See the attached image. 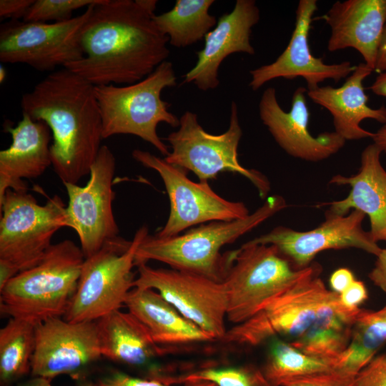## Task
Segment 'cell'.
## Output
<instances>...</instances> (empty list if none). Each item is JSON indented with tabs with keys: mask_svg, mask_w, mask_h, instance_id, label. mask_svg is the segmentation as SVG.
<instances>
[{
	"mask_svg": "<svg viewBox=\"0 0 386 386\" xmlns=\"http://www.w3.org/2000/svg\"><path fill=\"white\" fill-rule=\"evenodd\" d=\"M214 3V0H177L171 10L155 15L154 19L172 46L186 47L204 39L217 25L216 17L209 13Z\"/></svg>",
	"mask_w": 386,
	"mask_h": 386,
	"instance_id": "26",
	"label": "cell"
},
{
	"mask_svg": "<svg viewBox=\"0 0 386 386\" xmlns=\"http://www.w3.org/2000/svg\"><path fill=\"white\" fill-rule=\"evenodd\" d=\"M355 279L353 272L350 269L346 267L339 268L330 276V285L331 290L340 295Z\"/></svg>",
	"mask_w": 386,
	"mask_h": 386,
	"instance_id": "38",
	"label": "cell"
},
{
	"mask_svg": "<svg viewBox=\"0 0 386 386\" xmlns=\"http://www.w3.org/2000/svg\"><path fill=\"white\" fill-rule=\"evenodd\" d=\"M4 131L11 134L12 142L0 151V200L8 189L27 190L24 179L41 176L51 165L52 134L45 122L22 113L17 125L6 124Z\"/></svg>",
	"mask_w": 386,
	"mask_h": 386,
	"instance_id": "21",
	"label": "cell"
},
{
	"mask_svg": "<svg viewBox=\"0 0 386 386\" xmlns=\"http://www.w3.org/2000/svg\"><path fill=\"white\" fill-rule=\"evenodd\" d=\"M50 382L51 380L49 379L34 377L32 380L23 386H51Z\"/></svg>",
	"mask_w": 386,
	"mask_h": 386,
	"instance_id": "44",
	"label": "cell"
},
{
	"mask_svg": "<svg viewBox=\"0 0 386 386\" xmlns=\"http://www.w3.org/2000/svg\"><path fill=\"white\" fill-rule=\"evenodd\" d=\"M85 257L70 239L52 244L34 267L19 272L0 290V311L38 324L66 314Z\"/></svg>",
	"mask_w": 386,
	"mask_h": 386,
	"instance_id": "4",
	"label": "cell"
},
{
	"mask_svg": "<svg viewBox=\"0 0 386 386\" xmlns=\"http://www.w3.org/2000/svg\"><path fill=\"white\" fill-rule=\"evenodd\" d=\"M124 305L159 345H181L215 340L183 316L156 290L133 287Z\"/></svg>",
	"mask_w": 386,
	"mask_h": 386,
	"instance_id": "24",
	"label": "cell"
},
{
	"mask_svg": "<svg viewBox=\"0 0 386 386\" xmlns=\"http://www.w3.org/2000/svg\"><path fill=\"white\" fill-rule=\"evenodd\" d=\"M386 343V305L377 311L362 309L352 326L345 350L334 361L333 369L357 375Z\"/></svg>",
	"mask_w": 386,
	"mask_h": 386,
	"instance_id": "27",
	"label": "cell"
},
{
	"mask_svg": "<svg viewBox=\"0 0 386 386\" xmlns=\"http://www.w3.org/2000/svg\"><path fill=\"white\" fill-rule=\"evenodd\" d=\"M86 386H172L152 377L141 378L116 371Z\"/></svg>",
	"mask_w": 386,
	"mask_h": 386,
	"instance_id": "35",
	"label": "cell"
},
{
	"mask_svg": "<svg viewBox=\"0 0 386 386\" xmlns=\"http://www.w3.org/2000/svg\"><path fill=\"white\" fill-rule=\"evenodd\" d=\"M374 70L365 63L356 66L340 87L318 86L307 90L308 97L315 104L326 109L332 115L335 131L347 140L372 138L374 133L360 127L366 119L386 123V107L373 109L367 104L368 97L362 82Z\"/></svg>",
	"mask_w": 386,
	"mask_h": 386,
	"instance_id": "23",
	"label": "cell"
},
{
	"mask_svg": "<svg viewBox=\"0 0 386 386\" xmlns=\"http://www.w3.org/2000/svg\"><path fill=\"white\" fill-rule=\"evenodd\" d=\"M340 295L341 303L350 309L359 308L368 297L367 290L361 280L355 279Z\"/></svg>",
	"mask_w": 386,
	"mask_h": 386,
	"instance_id": "36",
	"label": "cell"
},
{
	"mask_svg": "<svg viewBox=\"0 0 386 386\" xmlns=\"http://www.w3.org/2000/svg\"><path fill=\"white\" fill-rule=\"evenodd\" d=\"M176 84L172 63L165 61L152 74L134 84L123 86H95L102 119L103 139L117 134L137 136L167 157L170 152L159 137L157 126L164 122L178 127L179 119L169 111L170 104L161 98V93L165 88Z\"/></svg>",
	"mask_w": 386,
	"mask_h": 386,
	"instance_id": "6",
	"label": "cell"
},
{
	"mask_svg": "<svg viewBox=\"0 0 386 386\" xmlns=\"http://www.w3.org/2000/svg\"><path fill=\"white\" fill-rule=\"evenodd\" d=\"M99 0H34L23 18L24 21L54 22L71 19L73 12Z\"/></svg>",
	"mask_w": 386,
	"mask_h": 386,
	"instance_id": "32",
	"label": "cell"
},
{
	"mask_svg": "<svg viewBox=\"0 0 386 386\" xmlns=\"http://www.w3.org/2000/svg\"><path fill=\"white\" fill-rule=\"evenodd\" d=\"M369 89L375 94L386 98V71L377 76Z\"/></svg>",
	"mask_w": 386,
	"mask_h": 386,
	"instance_id": "42",
	"label": "cell"
},
{
	"mask_svg": "<svg viewBox=\"0 0 386 386\" xmlns=\"http://www.w3.org/2000/svg\"><path fill=\"white\" fill-rule=\"evenodd\" d=\"M132 154L137 162L159 174L169 197V217L156 236L169 237L191 227L214 221H230L249 214L244 203L220 197L208 182L192 181L187 171L168 163L164 158L141 149L133 150Z\"/></svg>",
	"mask_w": 386,
	"mask_h": 386,
	"instance_id": "11",
	"label": "cell"
},
{
	"mask_svg": "<svg viewBox=\"0 0 386 386\" xmlns=\"http://www.w3.org/2000/svg\"><path fill=\"white\" fill-rule=\"evenodd\" d=\"M380 149L374 143L361 154L358 172L350 177L335 175L330 181L336 185H350V194L343 199L322 205L330 206L327 213L344 216L350 209L367 215L370 234L377 242L386 239V171L380 162Z\"/></svg>",
	"mask_w": 386,
	"mask_h": 386,
	"instance_id": "22",
	"label": "cell"
},
{
	"mask_svg": "<svg viewBox=\"0 0 386 386\" xmlns=\"http://www.w3.org/2000/svg\"><path fill=\"white\" fill-rule=\"evenodd\" d=\"M34 0H1L0 16L3 19L19 20L24 17Z\"/></svg>",
	"mask_w": 386,
	"mask_h": 386,
	"instance_id": "37",
	"label": "cell"
},
{
	"mask_svg": "<svg viewBox=\"0 0 386 386\" xmlns=\"http://www.w3.org/2000/svg\"><path fill=\"white\" fill-rule=\"evenodd\" d=\"M101 348L96 321L69 322L47 319L36 325V346L31 362L34 377L51 380L77 375L96 362Z\"/></svg>",
	"mask_w": 386,
	"mask_h": 386,
	"instance_id": "16",
	"label": "cell"
},
{
	"mask_svg": "<svg viewBox=\"0 0 386 386\" xmlns=\"http://www.w3.org/2000/svg\"><path fill=\"white\" fill-rule=\"evenodd\" d=\"M368 277L386 295V249H382Z\"/></svg>",
	"mask_w": 386,
	"mask_h": 386,
	"instance_id": "39",
	"label": "cell"
},
{
	"mask_svg": "<svg viewBox=\"0 0 386 386\" xmlns=\"http://www.w3.org/2000/svg\"><path fill=\"white\" fill-rule=\"evenodd\" d=\"M6 71L2 65L0 66V83L2 84L6 79Z\"/></svg>",
	"mask_w": 386,
	"mask_h": 386,
	"instance_id": "46",
	"label": "cell"
},
{
	"mask_svg": "<svg viewBox=\"0 0 386 386\" xmlns=\"http://www.w3.org/2000/svg\"><path fill=\"white\" fill-rule=\"evenodd\" d=\"M115 168L113 152L107 145H102L86 185L63 183L69 197L68 227L76 232L85 258L96 253L108 241L119 236L113 212Z\"/></svg>",
	"mask_w": 386,
	"mask_h": 386,
	"instance_id": "14",
	"label": "cell"
},
{
	"mask_svg": "<svg viewBox=\"0 0 386 386\" xmlns=\"http://www.w3.org/2000/svg\"><path fill=\"white\" fill-rule=\"evenodd\" d=\"M148 234V227L143 225L132 240L119 236L85 258L76 292L63 318L72 322L96 321L120 310L133 288L136 252Z\"/></svg>",
	"mask_w": 386,
	"mask_h": 386,
	"instance_id": "7",
	"label": "cell"
},
{
	"mask_svg": "<svg viewBox=\"0 0 386 386\" xmlns=\"http://www.w3.org/2000/svg\"><path fill=\"white\" fill-rule=\"evenodd\" d=\"M157 0H101L93 4L81 36L84 56L64 68L94 86L132 84L169 55V37L154 17Z\"/></svg>",
	"mask_w": 386,
	"mask_h": 386,
	"instance_id": "1",
	"label": "cell"
},
{
	"mask_svg": "<svg viewBox=\"0 0 386 386\" xmlns=\"http://www.w3.org/2000/svg\"><path fill=\"white\" fill-rule=\"evenodd\" d=\"M273 386L285 380L333 370L331 362L307 355L279 337L270 340L267 358L261 368Z\"/></svg>",
	"mask_w": 386,
	"mask_h": 386,
	"instance_id": "30",
	"label": "cell"
},
{
	"mask_svg": "<svg viewBox=\"0 0 386 386\" xmlns=\"http://www.w3.org/2000/svg\"><path fill=\"white\" fill-rule=\"evenodd\" d=\"M296 269L273 244L244 243L234 250L223 281L227 319L234 325L254 315L272 298L288 289L310 268Z\"/></svg>",
	"mask_w": 386,
	"mask_h": 386,
	"instance_id": "9",
	"label": "cell"
},
{
	"mask_svg": "<svg viewBox=\"0 0 386 386\" xmlns=\"http://www.w3.org/2000/svg\"><path fill=\"white\" fill-rule=\"evenodd\" d=\"M317 9L316 0H300L296 9L295 29L284 51L272 63L249 71V86L258 90L267 82L277 78H303L308 90L319 86L326 79L337 82L352 73L356 66L345 61L327 64L314 56L309 45V33L312 16Z\"/></svg>",
	"mask_w": 386,
	"mask_h": 386,
	"instance_id": "18",
	"label": "cell"
},
{
	"mask_svg": "<svg viewBox=\"0 0 386 386\" xmlns=\"http://www.w3.org/2000/svg\"><path fill=\"white\" fill-rule=\"evenodd\" d=\"M375 71L379 74L386 71V25L378 48Z\"/></svg>",
	"mask_w": 386,
	"mask_h": 386,
	"instance_id": "41",
	"label": "cell"
},
{
	"mask_svg": "<svg viewBox=\"0 0 386 386\" xmlns=\"http://www.w3.org/2000/svg\"><path fill=\"white\" fill-rule=\"evenodd\" d=\"M0 259L20 272L36 265L54 234L68 227L66 206L54 195L44 204L27 190L8 189L0 200Z\"/></svg>",
	"mask_w": 386,
	"mask_h": 386,
	"instance_id": "10",
	"label": "cell"
},
{
	"mask_svg": "<svg viewBox=\"0 0 386 386\" xmlns=\"http://www.w3.org/2000/svg\"><path fill=\"white\" fill-rule=\"evenodd\" d=\"M93 4L87 6L83 14L64 21L10 20L1 24V62L25 64L39 71L51 73L59 66L64 67L80 60L84 56L81 32Z\"/></svg>",
	"mask_w": 386,
	"mask_h": 386,
	"instance_id": "12",
	"label": "cell"
},
{
	"mask_svg": "<svg viewBox=\"0 0 386 386\" xmlns=\"http://www.w3.org/2000/svg\"><path fill=\"white\" fill-rule=\"evenodd\" d=\"M102 357L130 366L142 367L166 354L149 330L130 312L112 311L96 321Z\"/></svg>",
	"mask_w": 386,
	"mask_h": 386,
	"instance_id": "25",
	"label": "cell"
},
{
	"mask_svg": "<svg viewBox=\"0 0 386 386\" xmlns=\"http://www.w3.org/2000/svg\"><path fill=\"white\" fill-rule=\"evenodd\" d=\"M373 143L376 144L382 151L386 153V123L374 133L372 137Z\"/></svg>",
	"mask_w": 386,
	"mask_h": 386,
	"instance_id": "43",
	"label": "cell"
},
{
	"mask_svg": "<svg viewBox=\"0 0 386 386\" xmlns=\"http://www.w3.org/2000/svg\"><path fill=\"white\" fill-rule=\"evenodd\" d=\"M281 386H357L356 375L331 370L290 379Z\"/></svg>",
	"mask_w": 386,
	"mask_h": 386,
	"instance_id": "33",
	"label": "cell"
},
{
	"mask_svg": "<svg viewBox=\"0 0 386 386\" xmlns=\"http://www.w3.org/2000/svg\"><path fill=\"white\" fill-rule=\"evenodd\" d=\"M324 18L330 28L328 51L355 49L375 71L386 25V0L337 1Z\"/></svg>",
	"mask_w": 386,
	"mask_h": 386,
	"instance_id": "20",
	"label": "cell"
},
{
	"mask_svg": "<svg viewBox=\"0 0 386 386\" xmlns=\"http://www.w3.org/2000/svg\"><path fill=\"white\" fill-rule=\"evenodd\" d=\"M259 18L254 0H237L233 10L222 15L205 36L204 46L197 52V62L184 74L183 82L193 83L202 91L216 89L219 84L218 69L225 58L237 52L254 54L250 36Z\"/></svg>",
	"mask_w": 386,
	"mask_h": 386,
	"instance_id": "19",
	"label": "cell"
},
{
	"mask_svg": "<svg viewBox=\"0 0 386 386\" xmlns=\"http://www.w3.org/2000/svg\"><path fill=\"white\" fill-rule=\"evenodd\" d=\"M357 386H386V354L375 356L356 375Z\"/></svg>",
	"mask_w": 386,
	"mask_h": 386,
	"instance_id": "34",
	"label": "cell"
},
{
	"mask_svg": "<svg viewBox=\"0 0 386 386\" xmlns=\"http://www.w3.org/2000/svg\"><path fill=\"white\" fill-rule=\"evenodd\" d=\"M242 136L238 108L234 101L231 103L229 127L219 134L207 132L199 123L197 115L186 111L179 118V129L166 138L172 151L164 159L192 172L199 182L214 179L222 172L239 174L248 179L259 196L264 198L270 190L267 178L257 170L244 167L239 162L238 147Z\"/></svg>",
	"mask_w": 386,
	"mask_h": 386,
	"instance_id": "8",
	"label": "cell"
},
{
	"mask_svg": "<svg viewBox=\"0 0 386 386\" xmlns=\"http://www.w3.org/2000/svg\"><path fill=\"white\" fill-rule=\"evenodd\" d=\"M36 325L10 317L0 330V378L6 383L31 371L36 346Z\"/></svg>",
	"mask_w": 386,
	"mask_h": 386,
	"instance_id": "29",
	"label": "cell"
},
{
	"mask_svg": "<svg viewBox=\"0 0 386 386\" xmlns=\"http://www.w3.org/2000/svg\"><path fill=\"white\" fill-rule=\"evenodd\" d=\"M136 266L138 275L133 287L156 290L215 340L224 337L227 293L223 282L172 268H153L146 262Z\"/></svg>",
	"mask_w": 386,
	"mask_h": 386,
	"instance_id": "13",
	"label": "cell"
},
{
	"mask_svg": "<svg viewBox=\"0 0 386 386\" xmlns=\"http://www.w3.org/2000/svg\"><path fill=\"white\" fill-rule=\"evenodd\" d=\"M320 272V265L311 264L294 284L267 302L252 317L227 330L220 341L254 347L284 336L291 342L320 320L352 310L341 303L337 293L326 287Z\"/></svg>",
	"mask_w": 386,
	"mask_h": 386,
	"instance_id": "5",
	"label": "cell"
},
{
	"mask_svg": "<svg viewBox=\"0 0 386 386\" xmlns=\"http://www.w3.org/2000/svg\"><path fill=\"white\" fill-rule=\"evenodd\" d=\"M19 272L18 269L12 264L0 259V290Z\"/></svg>",
	"mask_w": 386,
	"mask_h": 386,
	"instance_id": "40",
	"label": "cell"
},
{
	"mask_svg": "<svg viewBox=\"0 0 386 386\" xmlns=\"http://www.w3.org/2000/svg\"><path fill=\"white\" fill-rule=\"evenodd\" d=\"M365 214L357 210L340 216L325 212V220L308 231H297L278 226L270 232L248 241L250 244H273L292 266L298 269L311 265L316 255L328 249L356 248L379 254L382 248L370 232L362 228Z\"/></svg>",
	"mask_w": 386,
	"mask_h": 386,
	"instance_id": "15",
	"label": "cell"
},
{
	"mask_svg": "<svg viewBox=\"0 0 386 386\" xmlns=\"http://www.w3.org/2000/svg\"><path fill=\"white\" fill-rule=\"evenodd\" d=\"M286 207L284 197L272 195L260 207L243 218L199 224L169 237L148 234L137 248L135 264L155 260L174 269L223 282L232 262L234 251L222 254V248Z\"/></svg>",
	"mask_w": 386,
	"mask_h": 386,
	"instance_id": "3",
	"label": "cell"
},
{
	"mask_svg": "<svg viewBox=\"0 0 386 386\" xmlns=\"http://www.w3.org/2000/svg\"><path fill=\"white\" fill-rule=\"evenodd\" d=\"M157 379L170 385L204 380L212 382L217 386H273L261 368L251 364L207 367L177 376L161 375Z\"/></svg>",
	"mask_w": 386,
	"mask_h": 386,
	"instance_id": "31",
	"label": "cell"
},
{
	"mask_svg": "<svg viewBox=\"0 0 386 386\" xmlns=\"http://www.w3.org/2000/svg\"><path fill=\"white\" fill-rule=\"evenodd\" d=\"M182 386H217L212 382L209 381H190L182 384Z\"/></svg>",
	"mask_w": 386,
	"mask_h": 386,
	"instance_id": "45",
	"label": "cell"
},
{
	"mask_svg": "<svg viewBox=\"0 0 386 386\" xmlns=\"http://www.w3.org/2000/svg\"><path fill=\"white\" fill-rule=\"evenodd\" d=\"M94 87L63 67L21 96L22 113L45 122L51 132V166L63 183L77 184L89 174L102 146V119Z\"/></svg>",
	"mask_w": 386,
	"mask_h": 386,
	"instance_id": "2",
	"label": "cell"
},
{
	"mask_svg": "<svg viewBox=\"0 0 386 386\" xmlns=\"http://www.w3.org/2000/svg\"><path fill=\"white\" fill-rule=\"evenodd\" d=\"M305 87L295 89L289 112L278 103L276 90L264 91L259 103L260 119L278 145L289 155L307 162L326 159L338 152L345 140L335 132H324L314 137L309 131L310 111Z\"/></svg>",
	"mask_w": 386,
	"mask_h": 386,
	"instance_id": "17",
	"label": "cell"
},
{
	"mask_svg": "<svg viewBox=\"0 0 386 386\" xmlns=\"http://www.w3.org/2000/svg\"><path fill=\"white\" fill-rule=\"evenodd\" d=\"M385 241H386V239H385Z\"/></svg>",
	"mask_w": 386,
	"mask_h": 386,
	"instance_id": "47",
	"label": "cell"
},
{
	"mask_svg": "<svg viewBox=\"0 0 386 386\" xmlns=\"http://www.w3.org/2000/svg\"><path fill=\"white\" fill-rule=\"evenodd\" d=\"M361 310L359 307L327 316L289 342L307 355L331 362L333 366L349 345L352 326Z\"/></svg>",
	"mask_w": 386,
	"mask_h": 386,
	"instance_id": "28",
	"label": "cell"
}]
</instances>
